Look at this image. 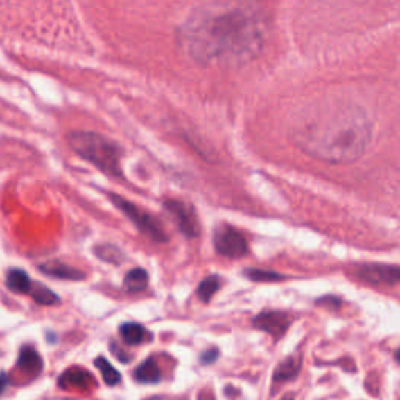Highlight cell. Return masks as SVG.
Wrapping results in <instances>:
<instances>
[{
	"label": "cell",
	"mask_w": 400,
	"mask_h": 400,
	"mask_svg": "<svg viewBox=\"0 0 400 400\" xmlns=\"http://www.w3.org/2000/svg\"><path fill=\"white\" fill-rule=\"evenodd\" d=\"M268 22L260 8L223 0L194 11L178 28V44L199 64H238L254 60L266 41Z\"/></svg>",
	"instance_id": "cell-1"
},
{
	"label": "cell",
	"mask_w": 400,
	"mask_h": 400,
	"mask_svg": "<svg viewBox=\"0 0 400 400\" xmlns=\"http://www.w3.org/2000/svg\"><path fill=\"white\" fill-rule=\"evenodd\" d=\"M289 134L295 146L321 162L350 164L371 144L372 124L355 103L327 101L302 110Z\"/></svg>",
	"instance_id": "cell-2"
},
{
	"label": "cell",
	"mask_w": 400,
	"mask_h": 400,
	"mask_svg": "<svg viewBox=\"0 0 400 400\" xmlns=\"http://www.w3.org/2000/svg\"><path fill=\"white\" fill-rule=\"evenodd\" d=\"M67 143L80 157L112 177H122L121 150L113 141L94 132L76 130L67 134Z\"/></svg>",
	"instance_id": "cell-3"
},
{
	"label": "cell",
	"mask_w": 400,
	"mask_h": 400,
	"mask_svg": "<svg viewBox=\"0 0 400 400\" xmlns=\"http://www.w3.org/2000/svg\"><path fill=\"white\" fill-rule=\"evenodd\" d=\"M110 200L118 207V210H121L125 216L132 220V223L137 225V229L144 233V235L153 239L155 243H166L168 241V235L163 229V225L158 223L155 216H152L150 213H147L143 208L132 204L125 199H122L118 194H108Z\"/></svg>",
	"instance_id": "cell-4"
},
{
	"label": "cell",
	"mask_w": 400,
	"mask_h": 400,
	"mask_svg": "<svg viewBox=\"0 0 400 400\" xmlns=\"http://www.w3.org/2000/svg\"><path fill=\"white\" fill-rule=\"evenodd\" d=\"M214 247L218 254L227 258H241L249 252V245L243 233L230 225H220L214 233Z\"/></svg>",
	"instance_id": "cell-5"
},
{
	"label": "cell",
	"mask_w": 400,
	"mask_h": 400,
	"mask_svg": "<svg viewBox=\"0 0 400 400\" xmlns=\"http://www.w3.org/2000/svg\"><path fill=\"white\" fill-rule=\"evenodd\" d=\"M164 208L168 210L178 225V229L188 238H195L200 235V224L197 219L194 208L182 200H166Z\"/></svg>",
	"instance_id": "cell-6"
},
{
	"label": "cell",
	"mask_w": 400,
	"mask_h": 400,
	"mask_svg": "<svg viewBox=\"0 0 400 400\" xmlns=\"http://www.w3.org/2000/svg\"><path fill=\"white\" fill-rule=\"evenodd\" d=\"M356 277L372 285H397L400 270L388 264H363L356 269Z\"/></svg>",
	"instance_id": "cell-7"
},
{
	"label": "cell",
	"mask_w": 400,
	"mask_h": 400,
	"mask_svg": "<svg viewBox=\"0 0 400 400\" xmlns=\"http://www.w3.org/2000/svg\"><path fill=\"white\" fill-rule=\"evenodd\" d=\"M254 325L266 331L274 340H280L291 325V318L283 311H263L254 319Z\"/></svg>",
	"instance_id": "cell-8"
},
{
	"label": "cell",
	"mask_w": 400,
	"mask_h": 400,
	"mask_svg": "<svg viewBox=\"0 0 400 400\" xmlns=\"http://www.w3.org/2000/svg\"><path fill=\"white\" fill-rule=\"evenodd\" d=\"M40 270L42 274L49 277H55V279H63V280H83L85 274L77 268H72L69 264H64L61 261H47L40 264Z\"/></svg>",
	"instance_id": "cell-9"
},
{
	"label": "cell",
	"mask_w": 400,
	"mask_h": 400,
	"mask_svg": "<svg viewBox=\"0 0 400 400\" xmlns=\"http://www.w3.org/2000/svg\"><path fill=\"white\" fill-rule=\"evenodd\" d=\"M58 383L61 388H89L94 385V377L82 367H71L61 375Z\"/></svg>",
	"instance_id": "cell-10"
},
{
	"label": "cell",
	"mask_w": 400,
	"mask_h": 400,
	"mask_svg": "<svg viewBox=\"0 0 400 400\" xmlns=\"http://www.w3.org/2000/svg\"><path fill=\"white\" fill-rule=\"evenodd\" d=\"M17 367H19L22 372L32 375V377L42 371V360L35 347L24 346L21 349L19 358H17Z\"/></svg>",
	"instance_id": "cell-11"
},
{
	"label": "cell",
	"mask_w": 400,
	"mask_h": 400,
	"mask_svg": "<svg viewBox=\"0 0 400 400\" xmlns=\"http://www.w3.org/2000/svg\"><path fill=\"white\" fill-rule=\"evenodd\" d=\"M300 367H302V358L300 356H289L285 361H281L279 366H277L275 372H274V385H280L285 383V381H289L295 379L300 372Z\"/></svg>",
	"instance_id": "cell-12"
},
{
	"label": "cell",
	"mask_w": 400,
	"mask_h": 400,
	"mask_svg": "<svg viewBox=\"0 0 400 400\" xmlns=\"http://www.w3.org/2000/svg\"><path fill=\"white\" fill-rule=\"evenodd\" d=\"M133 379L137 380L138 383H158V381L162 380V371H159L155 360L147 358L134 369Z\"/></svg>",
	"instance_id": "cell-13"
},
{
	"label": "cell",
	"mask_w": 400,
	"mask_h": 400,
	"mask_svg": "<svg viewBox=\"0 0 400 400\" xmlns=\"http://www.w3.org/2000/svg\"><path fill=\"white\" fill-rule=\"evenodd\" d=\"M119 333L122 341H124L127 346H138V344L144 342L149 335H147V330L141 324L137 322H127L122 324L119 327Z\"/></svg>",
	"instance_id": "cell-14"
},
{
	"label": "cell",
	"mask_w": 400,
	"mask_h": 400,
	"mask_svg": "<svg viewBox=\"0 0 400 400\" xmlns=\"http://www.w3.org/2000/svg\"><path fill=\"white\" fill-rule=\"evenodd\" d=\"M32 281L33 280H30L28 274L22 269L13 268L7 272V286L15 293L28 294L30 286H32Z\"/></svg>",
	"instance_id": "cell-15"
},
{
	"label": "cell",
	"mask_w": 400,
	"mask_h": 400,
	"mask_svg": "<svg viewBox=\"0 0 400 400\" xmlns=\"http://www.w3.org/2000/svg\"><path fill=\"white\" fill-rule=\"evenodd\" d=\"M149 283V274L143 268H134L127 272L124 279V288L127 293H139L147 288Z\"/></svg>",
	"instance_id": "cell-16"
},
{
	"label": "cell",
	"mask_w": 400,
	"mask_h": 400,
	"mask_svg": "<svg viewBox=\"0 0 400 400\" xmlns=\"http://www.w3.org/2000/svg\"><path fill=\"white\" fill-rule=\"evenodd\" d=\"M220 286H223V279L219 275H210L200 281L199 288H197V295H199L202 302L208 304L213 299V295L219 291Z\"/></svg>",
	"instance_id": "cell-17"
},
{
	"label": "cell",
	"mask_w": 400,
	"mask_h": 400,
	"mask_svg": "<svg viewBox=\"0 0 400 400\" xmlns=\"http://www.w3.org/2000/svg\"><path fill=\"white\" fill-rule=\"evenodd\" d=\"M28 295H32L33 300L40 305H55L60 302L58 295L53 291H51L47 286L41 285V283L32 281V286H30Z\"/></svg>",
	"instance_id": "cell-18"
},
{
	"label": "cell",
	"mask_w": 400,
	"mask_h": 400,
	"mask_svg": "<svg viewBox=\"0 0 400 400\" xmlns=\"http://www.w3.org/2000/svg\"><path fill=\"white\" fill-rule=\"evenodd\" d=\"M94 254L97 255V258H101V260L113 264H121L125 258L122 250L114 244H98L94 247Z\"/></svg>",
	"instance_id": "cell-19"
},
{
	"label": "cell",
	"mask_w": 400,
	"mask_h": 400,
	"mask_svg": "<svg viewBox=\"0 0 400 400\" xmlns=\"http://www.w3.org/2000/svg\"><path fill=\"white\" fill-rule=\"evenodd\" d=\"M94 365L96 367L101 371L102 374V379L103 381L108 386H116V385H119V381H121V374L116 371V369L112 366V363H110L105 356H97L96 361H94Z\"/></svg>",
	"instance_id": "cell-20"
},
{
	"label": "cell",
	"mask_w": 400,
	"mask_h": 400,
	"mask_svg": "<svg viewBox=\"0 0 400 400\" xmlns=\"http://www.w3.org/2000/svg\"><path fill=\"white\" fill-rule=\"evenodd\" d=\"M244 275L254 281H279L285 279L281 274L270 272V270H263V269H254V268L245 269Z\"/></svg>",
	"instance_id": "cell-21"
},
{
	"label": "cell",
	"mask_w": 400,
	"mask_h": 400,
	"mask_svg": "<svg viewBox=\"0 0 400 400\" xmlns=\"http://www.w3.org/2000/svg\"><path fill=\"white\" fill-rule=\"evenodd\" d=\"M110 350H112L116 358H118L119 361H122V363H130V361H132V355L124 352V350H122V349L119 347L118 342L112 341V344H110Z\"/></svg>",
	"instance_id": "cell-22"
},
{
	"label": "cell",
	"mask_w": 400,
	"mask_h": 400,
	"mask_svg": "<svg viewBox=\"0 0 400 400\" xmlns=\"http://www.w3.org/2000/svg\"><path fill=\"white\" fill-rule=\"evenodd\" d=\"M218 356H219V350L216 347H211L200 355V361L204 363V365H211V363L218 360Z\"/></svg>",
	"instance_id": "cell-23"
},
{
	"label": "cell",
	"mask_w": 400,
	"mask_h": 400,
	"mask_svg": "<svg viewBox=\"0 0 400 400\" xmlns=\"http://www.w3.org/2000/svg\"><path fill=\"white\" fill-rule=\"evenodd\" d=\"M8 386V377L5 374H0V394H2Z\"/></svg>",
	"instance_id": "cell-24"
},
{
	"label": "cell",
	"mask_w": 400,
	"mask_h": 400,
	"mask_svg": "<svg viewBox=\"0 0 400 400\" xmlns=\"http://www.w3.org/2000/svg\"><path fill=\"white\" fill-rule=\"evenodd\" d=\"M144 400H171L168 397H164V396H153V397H149V399H144Z\"/></svg>",
	"instance_id": "cell-25"
},
{
	"label": "cell",
	"mask_w": 400,
	"mask_h": 400,
	"mask_svg": "<svg viewBox=\"0 0 400 400\" xmlns=\"http://www.w3.org/2000/svg\"><path fill=\"white\" fill-rule=\"evenodd\" d=\"M281 400H294V397L293 396H286V397H283Z\"/></svg>",
	"instance_id": "cell-26"
}]
</instances>
